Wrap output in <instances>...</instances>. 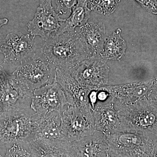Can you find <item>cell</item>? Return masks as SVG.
Segmentation results:
<instances>
[{"mask_svg":"<svg viewBox=\"0 0 157 157\" xmlns=\"http://www.w3.org/2000/svg\"><path fill=\"white\" fill-rule=\"evenodd\" d=\"M62 119L63 134L66 141H78L96 131L94 115L75 106H66L62 112Z\"/></svg>","mask_w":157,"mask_h":157,"instance_id":"ba28073f","label":"cell"},{"mask_svg":"<svg viewBox=\"0 0 157 157\" xmlns=\"http://www.w3.org/2000/svg\"><path fill=\"white\" fill-rule=\"evenodd\" d=\"M114 105L121 121V132H141L157 137V105L145 98L129 104L114 100Z\"/></svg>","mask_w":157,"mask_h":157,"instance_id":"7a4b0ae2","label":"cell"},{"mask_svg":"<svg viewBox=\"0 0 157 157\" xmlns=\"http://www.w3.org/2000/svg\"><path fill=\"white\" fill-rule=\"evenodd\" d=\"M154 155L155 157H157V139L155 144L154 150Z\"/></svg>","mask_w":157,"mask_h":157,"instance_id":"83f0119b","label":"cell"},{"mask_svg":"<svg viewBox=\"0 0 157 157\" xmlns=\"http://www.w3.org/2000/svg\"><path fill=\"white\" fill-rule=\"evenodd\" d=\"M147 98L152 103L157 105V77L154 78L153 85Z\"/></svg>","mask_w":157,"mask_h":157,"instance_id":"d4e9b609","label":"cell"},{"mask_svg":"<svg viewBox=\"0 0 157 157\" xmlns=\"http://www.w3.org/2000/svg\"><path fill=\"white\" fill-rule=\"evenodd\" d=\"M29 144L27 142H19L6 145L7 148L2 157H31Z\"/></svg>","mask_w":157,"mask_h":157,"instance_id":"7402d4cb","label":"cell"},{"mask_svg":"<svg viewBox=\"0 0 157 157\" xmlns=\"http://www.w3.org/2000/svg\"><path fill=\"white\" fill-rule=\"evenodd\" d=\"M68 105L64 92L56 77L52 83L33 92L31 107L39 117L54 111L62 112Z\"/></svg>","mask_w":157,"mask_h":157,"instance_id":"8fae6325","label":"cell"},{"mask_svg":"<svg viewBox=\"0 0 157 157\" xmlns=\"http://www.w3.org/2000/svg\"><path fill=\"white\" fill-rule=\"evenodd\" d=\"M56 78L64 92L68 105L94 114L90 103L89 96L94 86L78 82L71 75L69 70L56 69Z\"/></svg>","mask_w":157,"mask_h":157,"instance_id":"7c38bea8","label":"cell"},{"mask_svg":"<svg viewBox=\"0 0 157 157\" xmlns=\"http://www.w3.org/2000/svg\"><path fill=\"white\" fill-rule=\"evenodd\" d=\"M121 30L117 29L106 38L102 56L108 60L121 61L125 55L127 44L121 36Z\"/></svg>","mask_w":157,"mask_h":157,"instance_id":"ffe728a7","label":"cell"},{"mask_svg":"<svg viewBox=\"0 0 157 157\" xmlns=\"http://www.w3.org/2000/svg\"><path fill=\"white\" fill-rule=\"evenodd\" d=\"M147 157H155V156L154 155V153L153 154H152L151 155H150L149 156H147Z\"/></svg>","mask_w":157,"mask_h":157,"instance_id":"f1b7e54d","label":"cell"},{"mask_svg":"<svg viewBox=\"0 0 157 157\" xmlns=\"http://www.w3.org/2000/svg\"><path fill=\"white\" fill-rule=\"evenodd\" d=\"M63 20L55 11L52 0H40L33 18L28 24V30L33 40L38 36L45 42L58 33Z\"/></svg>","mask_w":157,"mask_h":157,"instance_id":"30bf717a","label":"cell"},{"mask_svg":"<svg viewBox=\"0 0 157 157\" xmlns=\"http://www.w3.org/2000/svg\"><path fill=\"white\" fill-rule=\"evenodd\" d=\"M72 144L76 157L107 156L108 145L106 136L98 131Z\"/></svg>","mask_w":157,"mask_h":157,"instance_id":"2e32d148","label":"cell"},{"mask_svg":"<svg viewBox=\"0 0 157 157\" xmlns=\"http://www.w3.org/2000/svg\"><path fill=\"white\" fill-rule=\"evenodd\" d=\"M94 123L96 131L105 135L121 132V121L110 97L105 102H98L94 109Z\"/></svg>","mask_w":157,"mask_h":157,"instance_id":"5bb4252c","label":"cell"},{"mask_svg":"<svg viewBox=\"0 0 157 157\" xmlns=\"http://www.w3.org/2000/svg\"><path fill=\"white\" fill-rule=\"evenodd\" d=\"M35 139L66 141L63 134L62 112L54 111L39 117Z\"/></svg>","mask_w":157,"mask_h":157,"instance_id":"e0dca14e","label":"cell"},{"mask_svg":"<svg viewBox=\"0 0 157 157\" xmlns=\"http://www.w3.org/2000/svg\"><path fill=\"white\" fill-rule=\"evenodd\" d=\"M120 0H88L91 11L104 15H109L115 11Z\"/></svg>","mask_w":157,"mask_h":157,"instance_id":"44dd1931","label":"cell"},{"mask_svg":"<svg viewBox=\"0 0 157 157\" xmlns=\"http://www.w3.org/2000/svg\"><path fill=\"white\" fill-rule=\"evenodd\" d=\"M39 117L31 108L0 116V146L34 140Z\"/></svg>","mask_w":157,"mask_h":157,"instance_id":"3957f363","label":"cell"},{"mask_svg":"<svg viewBox=\"0 0 157 157\" xmlns=\"http://www.w3.org/2000/svg\"><path fill=\"white\" fill-rule=\"evenodd\" d=\"M33 93L12 73L6 71L2 73L0 75V116L31 108Z\"/></svg>","mask_w":157,"mask_h":157,"instance_id":"8992f818","label":"cell"},{"mask_svg":"<svg viewBox=\"0 0 157 157\" xmlns=\"http://www.w3.org/2000/svg\"><path fill=\"white\" fill-rule=\"evenodd\" d=\"M87 1L78 0L69 17L63 20L61 27L56 35L74 32L76 28L81 27L87 23L91 11L88 6Z\"/></svg>","mask_w":157,"mask_h":157,"instance_id":"d6986e66","label":"cell"},{"mask_svg":"<svg viewBox=\"0 0 157 157\" xmlns=\"http://www.w3.org/2000/svg\"><path fill=\"white\" fill-rule=\"evenodd\" d=\"M30 34L11 32L0 41V52L4 56V65H11L16 68L22 62L33 56L38 51Z\"/></svg>","mask_w":157,"mask_h":157,"instance_id":"52a82bcc","label":"cell"},{"mask_svg":"<svg viewBox=\"0 0 157 157\" xmlns=\"http://www.w3.org/2000/svg\"><path fill=\"white\" fill-rule=\"evenodd\" d=\"M152 134L118 132L106 135L110 157H147L154 153L156 141Z\"/></svg>","mask_w":157,"mask_h":157,"instance_id":"277c9868","label":"cell"},{"mask_svg":"<svg viewBox=\"0 0 157 157\" xmlns=\"http://www.w3.org/2000/svg\"><path fill=\"white\" fill-rule=\"evenodd\" d=\"M38 51L36 54L22 62L11 73L32 92L52 83L56 77L55 68L43 57L40 50L38 53Z\"/></svg>","mask_w":157,"mask_h":157,"instance_id":"5b68a950","label":"cell"},{"mask_svg":"<svg viewBox=\"0 0 157 157\" xmlns=\"http://www.w3.org/2000/svg\"><path fill=\"white\" fill-rule=\"evenodd\" d=\"M154 78L145 81L120 85H107L104 87L115 101L123 104H132L147 98L153 85Z\"/></svg>","mask_w":157,"mask_h":157,"instance_id":"4fadbf2b","label":"cell"},{"mask_svg":"<svg viewBox=\"0 0 157 157\" xmlns=\"http://www.w3.org/2000/svg\"><path fill=\"white\" fill-rule=\"evenodd\" d=\"M0 157H2V155H0Z\"/></svg>","mask_w":157,"mask_h":157,"instance_id":"4dcf8cb0","label":"cell"},{"mask_svg":"<svg viewBox=\"0 0 157 157\" xmlns=\"http://www.w3.org/2000/svg\"><path fill=\"white\" fill-rule=\"evenodd\" d=\"M78 0H56L57 11L59 15L70 14L72 9Z\"/></svg>","mask_w":157,"mask_h":157,"instance_id":"603a6c76","label":"cell"},{"mask_svg":"<svg viewBox=\"0 0 157 157\" xmlns=\"http://www.w3.org/2000/svg\"><path fill=\"white\" fill-rule=\"evenodd\" d=\"M102 56H93L79 63L69 72L80 83L94 87L108 85L110 68Z\"/></svg>","mask_w":157,"mask_h":157,"instance_id":"9c48e42d","label":"cell"},{"mask_svg":"<svg viewBox=\"0 0 157 157\" xmlns=\"http://www.w3.org/2000/svg\"><path fill=\"white\" fill-rule=\"evenodd\" d=\"M76 31L93 56H102L106 40V28L104 23H87Z\"/></svg>","mask_w":157,"mask_h":157,"instance_id":"ac0fdd59","label":"cell"},{"mask_svg":"<svg viewBox=\"0 0 157 157\" xmlns=\"http://www.w3.org/2000/svg\"><path fill=\"white\" fill-rule=\"evenodd\" d=\"M6 71L8 72L5 69V65L2 62H1L0 63V75L4 72H6Z\"/></svg>","mask_w":157,"mask_h":157,"instance_id":"4316f807","label":"cell"},{"mask_svg":"<svg viewBox=\"0 0 157 157\" xmlns=\"http://www.w3.org/2000/svg\"><path fill=\"white\" fill-rule=\"evenodd\" d=\"M147 11L154 14H157L156 0H135Z\"/></svg>","mask_w":157,"mask_h":157,"instance_id":"cb8c5ba5","label":"cell"},{"mask_svg":"<svg viewBox=\"0 0 157 157\" xmlns=\"http://www.w3.org/2000/svg\"><path fill=\"white\" fill-rule=\"evenodd\" d=\"M9 22V20L6 18H0V28L6 25Z\"/></svg>","mask_w":157,"mask_h":157,"instance_id":"484cf974","label":"cell"},{"mask_svg":"<svg viewBox=\"0 0 157 157\" xmlns=\"http://www.w3.org/2000/svg\"><path fill=\"white\" fill-rule=\"evenodd\" d=\"M31 157H76L72 142L35 139L29 144Z\"/></svg>","mask_w":157,"mask_h":157,"instance_id":"9a60e30c","label":"cell"},{"mask_svg":"<svg viewBox=\"0 0 157 157\" xmlns=\"http://www.w3.org/2000/svg\"><path fill=\"white\" fill-rule=\"evenodd\" d=\"M106 157H110V156H109V154H108V152H107V156H106Z\"/></svg>","mask_w":157,"mask_h":157,"instance_id":"f546056e","label":"cell"},{"mask_svg":"<svg viewBox=\"0 0 157 157\" xmlns=\"http://www.w3.org/2000/svg\"><path fill=\"white\" fill-rule=\"evenodd\" d=\"M40 51L56 70H70L92 56L76 30L73 32L53 35L45 41Z\"/></svg>","mask_w":157,"mask_h":157,"instance_id":"6da1fadb","label":"cell"}]
</instances>
